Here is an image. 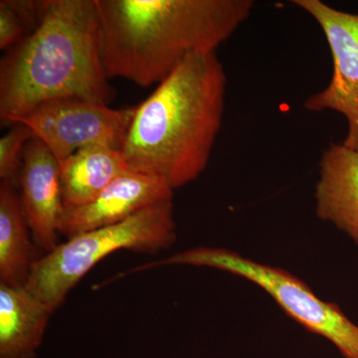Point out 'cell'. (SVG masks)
<instances>
[{"instance_id":"obj_1","label":"cell","mask_w":358,"mask_h":358,"mask_svg":"<svg viewBox=\"0 0 358 358\" xmlns=\"http://www.w3.org/2000/svg\"><path fill=\"white\" fill-rule=\"evenodd\" d=\"M226 86L216 52L185 57L136 107L121 148L129 171L173 190L199 178L222 126Z\"/></svg>"},{"instance_id":"obj_2","label":"cell","mask_w":358,"mask_h":358,"mask_svg":"<svg viewBox=\"0 0 358 358\" xmlns=\"http://www.w3.org/2000/svg\"><path fill=\"white\" fill-rule=\"evenodd\" d=\"M103 61L96 0H45L36 29L0 61V122L14 124L42 103L114 98Z\"/></svg>"},{"instance_id":"obj_3","label":"cell","mask_w":358,"mask_h":358,"mask_svg":"<svg viewBox=\"0 0 358 358\" xmlns=\"http://www.w3.org/2000/svg\"><path fill=\"white\" fill-rule=\"evenodd\" d=\"M107 76L162 83L185 57L210 53L252 13V0H96Z\"/></svg>"},{"instance_id":"obj_4","label":"cell","mask_w":358,"mask_h":358,"mask_svg":"<svg viewBox=\"0 0 358 358\" xmlns=\"http://www.w3.org/2000/svg\"><path fill=\"white\" fill-rule=\"evenodd\" d=\"M176 240L173 201L164 202L115 225L81 233L45 253L33 265L25 287L52 312L106 257L122 250L155 254Z\"/></svg>"},{"instance_id":"obj_5","label":"cell","mask_w":358,"mask_h":358,"mask_svg":"<svg viewBox=\"0 0 358 358\" xmlns=\"http://www.w3.org/2000/svg\"><path fill=\"white\" fill-rule=\"evenodd\" d=\"M166 265H190L229 272L255 282L281 306L289 317L310 333L324 336L338 348L345 358H358V327L345 317L341 308L315 296L293 275L254 262L235 252L200 247L174 254L134 268L136 272Z\"/></svg>"},{"instance_id":"obj_6","label":"cell","mask_w":358,"mask_h":358,"mask_svg":"<svg viewBox=\"0 0 358 358\" xmlns=\"http://www.w3.org/2000/svg\"><path fill=\"white\" fill-rule=\"evenodd\" d=\"M136 107L112 109L107 103L84 98H64L42 103L16 122L28 127L62 162L82 148L120 150Z\"/></svg>"},{"instance_id":"obj_7","label":"cell","mask_w":358,"mask_h":358,"mask_svg":"<svg viewBox=\"0 0 358 358\" xmlns=\"http://www.w3.org/2000/svg\"><path fill=\"white\" fill-rule=\"evenodd\" d=\"M319 23L333 58V76L326 89L308 96L305 108L331 110L345 115L348 134L343 145L358 148V14L345 13L320 0H294Z\"/></svg>"},{"instance_id":"obj_8","label":"cell","mask_w":358,"mask_h":358,"mask_svg":"<svg viewBox=\"0 0 358 358\" xmlns=\"http://www.w3.org/2000/svg\"><path fill=\"white\" fill-rule=\"evenodd\" d=\"M173 189L164 181L129 171L113 181L89 203L64 208L59 231L69 239L122 222L155 205L173 201Z\"/></svg>"},{"instance_id":"obj_9","label":"cell","mask_w":358,"mask_h":358,"mask_svg":"<svg viewBox=\"0 0 358 358\" xmlns=\"http://www.w3.org/2000/svg\"><path fill=\"white\" fill-rule=\"evenodd\" d=\"M18 183L33 240L45 253L58 246L64 211L60 162L37 138L26 143Z\"/></svg>"},{"instance_id":"obj_10","label":"cell","mask_w":358,"mask_h":358,"mask_svg":"<svg viewBox=\"0 0 358 358\" xmlns=\"http://www.w3.org/2000/svg\"><path fill=\"white\" fill-rule=\"evenodd\" d=\"M317 214L358 244V148L331 143L320 162Z\"/></svg>"},{"instance_id":"obj_11","label":"cell","mask_w":358,"mask_h":358,"mask_svg":"<svg viewBox=\"0 0 358 358\" xmlns=\"http://www.w3.org/2000/svg\"><path fill=\"white\" fill-rule=\"evenodd\" d=\"M53 312L25 286L0 284V358H35Z\"/></svg>"},{"instance_id":"obj_12","label":"cell","mask_w":358,"mask_h":358,"mask_svg":"<svg viewBox=\"0 0 358 358\" xmlns=\"http://www.w3.org/2000/svg\"><path fill=\"white\" fill-rule=\"evenodd\" d=\"M121 150L90 147L60 162L64 208L83 206L122 174L129 173Z\"/></svg>"},{"instance_id":"obj_13","label":"cell","mask_w":358,"mask_h":358,"mask_svg":"<svg viewBox=\"0 0 358 358\" xmlns=\"http://www.w3.org/2000/svg\"><path fill=\"white\" fill-rule=\"evenodd\" d=\"M8 181L0 185V284L25 286L34 258L32 232L20 193Z\"/></svg>"},{"instance_id":"obj_14","label":"cell","mask_w":358,"mask_h":358,"mask_svg":"<svg viewBox=\"0 0 358 358\" xmlns=\"http://www.w3.org/2000/svg\"><path fill=\"white\" fill-rule=\"evenodd\" d=\"M35 138L31 129L16 122L8 133L0 138V178L16 185L18 183L22 155L26 143Z\"/></svg>"},{"instance_id":"obj_15","label":"cell","mask_w":358,"mask_h":358,"mask_svg":"<svg viewBox=\"0 0 358 358\" xmlns=\"http://www.w3.org/2000/svg\"><path fill=\"white\" fill-rule=\"evenodd\" d=\"M26 35L24 27L7 6L6 0L0 1V49L8 50Z\"/></svg>"},{"instance_id":"obj_16","label":"cell","mask_w":358,"mask_h":358,"mask_svg":"<svg viewBox=\"0 0 358 358\" xmlns=\"http://www.w3.org/2000/svg\"><path fill=\"white\" fill-rule=\"evenodd\" d=\"M6 2L20 20L26 34L36 29L43 15L45 0H6Z\"/></svg>"}]
</instances>
